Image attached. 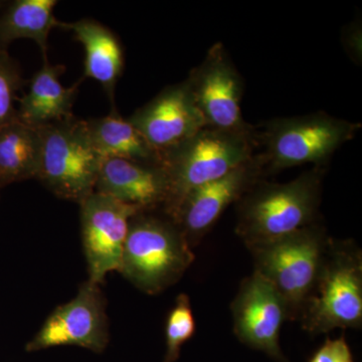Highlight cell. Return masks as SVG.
I'll return each instance as SVG.
<instances>
[{
  "instance_id": "1",
  "label": "cell",
  "mask_w": 362,
  "mask_h": 362,
  "mask_svg": "<svg viewBox=\"0 0 362 362\" xmlns=\"http://www.w3.org/2000/svg\"><path fill=\"white\" fill-rule=\"evenodd\" d=\"M323 173L315 166L287 183L259 180L237 202L235 233L247 246L316 223Z\"/></svg>"
},
{
  "instance_id": "2",
  "label": "cell",
  "mask_w": 362,
  "mask_h": 362,
  "mask_svg": "<svg viewBox=\"0 0 362 362\" xmlns=\"http://www.w3.org/2000/svg\"><path fill=\"white\" fill-rule=\"evenodd\" d=\"M141 211L133 216L119 273L138 289L159 294L182 278L194 263V249L168 216Z\"/></svg>"
},
{
  "instance_id": "3",
  "label": "cell",
  "mask_w": 362,
  "mask_h": 362,
  "mask_svg": "<svg viewBox=\"0 0 362 362\" xmlns=\"http://www.w3.org/2000/svg\"><path fill=\"white\" fill-rule=\"evenodd\" d=\"M258 140L252 132L204 127L180 144L164 150L161 165L169 183V199L163 207L169 216L195 188L228 175L255 156Z\"/></svg>"
},
{
  "instance_id": "4",
  "label": "cell",
  "mask_w": 362,
  "mask_h": 362,
  "mask_svg": "<svg viewBox=\"0 0 362 362\" xmlns=\"http://www.w3.org/2000/svg\"><path fill=\"white\" fill-rule=\"evenodd\" d=\"M330 238L314 223L278 239L247 245L254 271L284 299L289 320H299L322 269Z\"/></svg>"
},
{
  "instance_id": "5",
  "label": "cell",
  "mask_w": 362,
  "mask_h": 362,
  "mask_svg": "<svg viewBox=\"0 0 362 362\" xmlns=\"http://www.w3.org/2000/svg\"><path fill=\"white\" fill-rule=\"evenodd\" d=\"M311 335L362 325V252L351 240H330L315 288L299 318Z\"/></svg>"
},
{
  "instance_id": "6",
  "label": "cell",
  "mask_w": 362,
  "mask_h": 362,
  "mask_svg": "<svg viewBox=\"0 0 362 362\" xmlns=\"http://www.w3.org/2000/svg\"><path fill=\"white\" fill-rule=\"evenodd\" d=\"M37 129L42 151L37 180L59 199L80 204L95 192L103 161L86 121L74 116Z\"/></svg>"
},
{
  "instance_id": "7",
  "label": "cell",
  "mask_w": 362,
  "mask_h": 362,
  "mask_svg": "<svg viewBox=\"0 0 362 362\" xmlns=\"http://www.w3.org/2000/svg\"><path fill=\"white\" fill-rule=\"evenodd\" d=\"M361 127L325 113L275 119L259 135L265 150L259 154L267 175L305 163L321 166Z\"/></svg>"
},
{
  "instance_id": "8",
  "label": "cell",
  "mask_w": 362,
  "mask_h": 362,
  "mask_svg": "<svg viewBox=\"0 0 362 362\" xmlns=\"http://www.w3.org/2000/svg\"><path fill=\"white\" fill-rule=\"evenodd\" d=\"M108 317L101 286L86 281L75 298L59 305L25 345L28 352L78 346L102 354L109 344Z\"/></svg>"
},
{
  "instance_id": "9",
  "label": "cell",
  "mask_w": 362,
  "mask_h": 362,
  "mask_svg": "<svg viewBox=\"0 0 362 362\" xmlns=\"http://www.w3.org/2000/svg\"><path fill=\"white\" fill-rule=\"evenodd\" d=\"M230 311L233 333L240 342L276 362H291L280 345L281 329L289 320L288 307L263 276L254 271L242 281Z\"/></svg>"
},
{
  "instance_id": "10",
  "label": "cell",
  "mask_w": 362,
  "mask_h": 362,
  "mask_svg": "<svg viewBox=\"0 0 362 362\" xmlns=\"http://www.w3.org/2000/svg\"><path fill=\"white\" fill-rule=\"evenodd\" d=\"M80 206L88 281L101 285L109 273L120 268L130 221L142 211L96 192Z\"/></svg>"
},
{
  "instance_id": "11",
  "label": "cell",
  "mask_w": 362,
  "mask_h": 362,
  "mask_svg": "<svg viewBox=\"0 0 362 362\" xmlns=\"http://www.w3.org/2000/svg\"><path fill=\"white\" fill-rule=\"evenodd\" d=\"M267 175L259 154L218 178L195 188L168 216L194 249L211 230L226 207L238 202Z\"/></svg>"
},
{
  "instance_id": "12",
  "label": "cell",
  "mask_w": 362,
  "mask_h": 362,
  "mask_svg": "<svg viewBox=\"0 0 362 362\" xmlns=\"http://www.w3.org/2000/svg\"><path fill=\"white\" fill-rule=\"evenodd\" d=\"M185 81L206 127L252 132L240 111L242 80L223 44L214 45Z\"/></svg>"
},
{
  "instance_id": "13",
  "label": "cell",
  "mask_w": 362,
  "mask_h": 362,
  "mask_svg": "<svg viewBox=\"0 0 362 362\" xmlns=\"http://www.w3.org/2000/svg\"><path fill=\"white\" fill-rule=\"evenodd\" d=\"M127 119L159 152L206 127L187 81L165 88Z\"/></svg>"
},
{
  "instance_id": "14",
  "label": "cell",
  "mask_w": 362,
  "mask_h": 362,
  "mask_svg": "<svg viewBox=\"0 0 362 362\" xmlns=\"http://www.w3.org/2000/svg\"><path fill=\"white\" fill-rule=\"evenodd\" d=\"M95 192L140 211H153L163 209L168 201V178L162 165L104 158Z\"/></svg>"
},
{
  "instance_id": "15",
  "label": "cell",
  "mask_w": 362,
  "mask_h": 362,
  "mask_svg": "<svg viewBox=\"0 0 362 362\" xmlns=\"http://www.w3.org/2000/svg\"><path fill=\"white\" fill-rule=\"evenodd\" d=\"M65 70V66L51 65L45 59L44 65L30 80L28 93L20 99L16 118L21 122L37 129L74 117L78 83L64 87L59 78Z\"/></svg>"
},
{
  "instance_id": "16",
  "label": "cell",
  "mask_w": 362,
  "mask_h": 362,
  "mask_svg": "<svg viewBox=\"0 0 362 362\" xmlns=\"http://www.w3.org/2000/svg\"><path fill=\"white\" fill-rule=\"evenodd\" d=\"M63 30L73 33L84 47V77L100 83L114 104L117 82L124 69L123 47L118 37L107 26L87 18L64 23Z\"/></svg>"
},
{
  "instance_id": "17",
  "label": "cell",
  "mask_w": 362,
  "mask_h": 362,
  "mask_svg": "<svg viewBox=\"0 0 362 362\" xmlns=\"http://www.w3.org/2000/svg\"><path fill=\"white\" fill-rule=\"evenodd\" d=\"M90 141L102 158L161 165V153L113 108L109 115L85 120Z\"/></svg>"
},
{
  "instance_id": "18",
  "label": "cell",
  "mask_w": 362,
  "mask_h": 362,
  "mask_svg": "<svg viewBox=\"0 0 362 362\" xmlns=\"http://www.w3.org/2000/svg\"><path fill=\"white\" fill-rule=\"evenodd\" d=\"M57 0H14L0 11V51L16 40L37 42L47 59V39L54 28H63V21L54 16Z\"/></svg>"
},
{
  "instance_id": "19",
  "label": "cell",
  "mask_w": 362,
  "mask_h": 362,
  "mask_svg": "<svg viewBox=\"0 0 362 362\" xmlns=\"http://www.w3.org/2000/svg\"><path fill=\"white\" fill-rule=\"evenodd\" d=\"M42 142L39 129L18 118L0 127V189L37 178Z\"/></svg>"
},
{
  "instance_id": "20",
  "label": "cell",
  "mask_w": 362,
  "mask_h": 362,
  "mask_svg": "<svg viewBox=\"0 0 362 362\" xmlns=\"http://www.w3.org/2000/svg\"><path fill=\"white\" fill-rule=\"evenodd\" d=\"M197 329L190 298L181 293L169 312L165 325L166 351L163 362H177L183 345L192 339Z\"/></svg>"
},
{
  "instance_id": "21",
  "label": "cell",
  "mask_w": 362,
  "mask_h": 362,
  "mask_svg": "<svg viewBox=\"0 0 362 362\" xmlns=\"http://www.w3.org/2000/svg\"><path fill=\"white\" fill-rule=\"evenodd\" d=\"M21 69L6 51H0V127L16 118V93L23 86Z\"/></svg>"
},
{
  "instance_id": "22",
  "label": "cell",
  "mask_w": 362,
  "mask_h": 362,
  "mask_svg": "<svg viewBox=\"0 0 362 362\" xmlns=\"http://www.w3.org/2000/svg\"><path fill=\"white\" fill-rule=\"evenodd\" d=\"M308 362H354V354L344 335L327 339L316 350Z\"/></svg>"
}]
</instances>
